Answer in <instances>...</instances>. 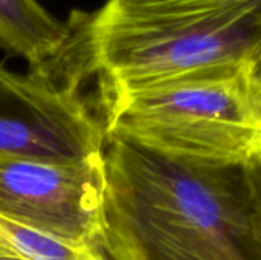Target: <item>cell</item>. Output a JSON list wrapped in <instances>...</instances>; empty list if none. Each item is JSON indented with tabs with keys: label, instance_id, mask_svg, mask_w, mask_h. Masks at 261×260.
Instances as JSON below:
<instances>
[{
	"label": "cell",
	"instance_id": "6da1fadb",
	"mask_svg": "<svg viewBox=\"0 0 261 260\" xmlns=\"http://www.w3.org/2000/svg\"><path fill=\"white\" fill-rule=\"evenodd\" d=\"M110 260H261L246 167L182 162L106 136Z\"/></svg>",
	"mask_w": 261,
	"mask_h": 260
},
{
	"label": "cell",
	"instance_id": "7a4b0ae2",
	"mask_svg": "<svg viewBox=\"0 0 261 260\" xmlns=\"http://www.w3.org/2000/svg\"><path fill=\"white\" fill-rule=\"evenodd\" d=\"M64 21L57 72L70 84H93L98 97L249 67L261 55V21L231 8L107 0Z\"/></svg>",
	"mask_w": 261,
	"mask_h": 260
},
{
	"label": "cell",
	"instance_id": "3957f363",
	"mask_svg": "<svg viewBox=\"0 0 261 260\" xmlns=\"http://www.w3.org/2000/svg\"><path fill=\"white\" fill-rule=\"evenodd\" d=\"M249 67L98 97L106 136L182 162L246 167L261 156V103Z\"/></svg>",
	"mask_w": 261,
	"mask_h": 260
},
{
	"label": "cell",
	"instance_id": "277c9868",
	"mask_svg": "<svg viewBox=\"0 0 261 260\" xmlns=\"http://www.w3.org/2000/svg\"><path fill=\"white\" fill-rule=\"evenodd\" d=\"M104 198V152L76 161L0 158V216L54 239L102 250Z\"/></svg>",
	"mask_w": 261,
	"mask_h": 260
},
{
	"label": "cell",
	"instance_id": "5b68a950",
	"mask_svg": "<svg viewBox=\"0 0 261 260\" xmlns=\"http://www.w3.org/2000/svg\"><path fill=\"white\" fill-rule=\"evenodd\" d=\"M106 130L84 93L0 64V158L76 161L104 152Z\"/></svg>",
	"mask_w": 261,
	"mask_h": 260
},
{
	"label": "cell",
	"instance_id": "8992f818",
	"mask_svg": "<svg viewBox=\"0 0 261 260\" xmlns=\"http://www.w3.org/2000/svg\"><path fill=\"white\" fill-rule=\"evenodd\" d=\"M66 38V21L38 0H0V49L23 58L29 72L44 77Z\"/></svg>",
	"mask_w": 261,
	"mask_h": 260
},
{
	"label": "cell",
	"instance_id": "52a82bcc",
	"mask_svg": "<svg viewBox=\"0 0 261 260\" xmlns=\"http://www.w3.org/2000/svg\"><path fill=\"white\" fill-rule=\"evenodd\" d=\"M0 259L110 260L102 250L66 244L3 216H0Z\"/></svg>",
	"mask_w": 261,
	"mask_h": 260
},
{
	"label": "cell",
	"instance_id": "ba28073f",
	"mask_svg": "<svg viewBox=\"0 0 261 260\" xmlns=\"http://www.w3.org/2000/svg\"><path fill=\"white\" fill-rule=\"evenodd\" d=\"M162 5L190 6V8H231L245 11L261 21V0H145Z\"/></svg>",
	"mask_w": 261,
	"mask_h": 260
},
{
	"label": "cell",
	"instance_id": "9c48e42d",
	"mask_svg": "<svg viewBox=\"0 0 261 260\" xmlns=\"http://www.w3.org/2000/svg\"><path fill=\"white\" fill-rule=\"evenodd\" d=\"M252 228L261 245V156L246 166Z\"/></svg>",
	"mask_w": 261,
	"mask_h": 260
},
{
	"label": "cell",
	"instance_id": "30bf717a",
	"mask_svg": "<svg viewBox=\"0 0 261 260\" xmlns=\"http://www.w3.org/2000/svg\"><path fill=\"white\" fill-rule=\"evenodd\" d=\"M249 77H251V81H252V86L260 98L261 103V55L251 64L249 67Z\"/></svg>",
	"mask_w": 261,
	"mask_h": 260
}]
</instances>
